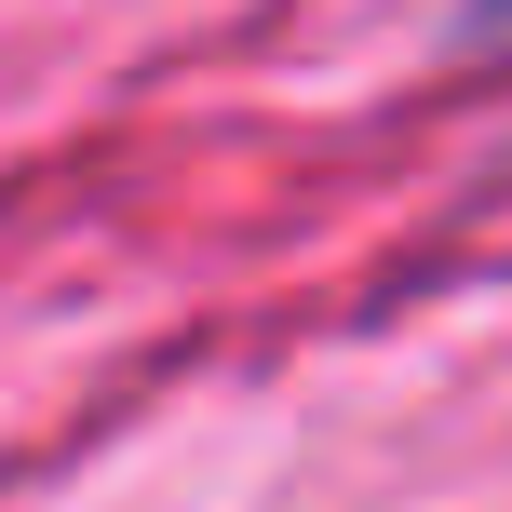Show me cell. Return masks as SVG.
<instances>
[{"instance_id": "obj_1", "label": "cell", "mask_w": 512, "mask_h": 512, "mask_svg": "<svg viewBox=\"0 0 512 512\" xmlns=\"http://www.w3.org/2000/svg\"><path fill=\"white\" fill-rule=\"evenodd\" d=\"M472 54H512V0H472Z\"/></svg>"}]
</instances>
